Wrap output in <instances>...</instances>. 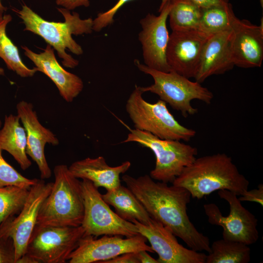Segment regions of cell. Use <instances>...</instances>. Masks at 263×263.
I'll return each mask as SVG.
<instances>
[{
    "mask_svg": "<svg viewBox=\"0 0 263 263\" xmlns=\"http://www.w3.org/2000/svg\"><path fill=\"white\" fill-rule=\"evenodd\" d=\"M143 93L141 87L135 85L126 105L135 129L150 132L162 139L188 141L195 136V131L176 120L165 101L160 99L156 103H150L143 98Z\"/></svg>",
    "mask_w": 263,
    "mask_h": 263,
    "instance_id": "cell-6",
    "label": "cell"
},
{
    "mask_svg": "<svg viewBox=\"0 0 263 263\" xmlns=\"http://www.w3.org/2000/svg\"><path fill=\"white\" fill-rule=\"evenodd\" d=\"M201 11L187 0H172L168 16L172 31L198 29Z\"/></svg>",
    "mask_w": 263,
    "mask_h": 263,
    "instance_id": "cell-26",
    "label": "cell"
},
{
    "mask_svg": "<svg viewBox=\"0 0 263 263\" xmlns=\"http://www.w3.org/2000/svg\"><path fill=\"white\" fill-rule=\"evenodd\" d=\"M210 249L206 263H248L250 261V248L241 242L222 239L213 242Z\"/></svg>",
    "mask_w": 263,
    "mask_h": 263,
    "instance_id": "cell-24",
    "label": "cell"
},
{
    "mask_svg": "<svg viewBox=\"0 0 263 263\" xmlns=\"http://www.w3.org/2000/svg\"><path fill=\"white\" fill-rule=\"evenodd\" d=\"M122 179L151 219L168 227L190 249L210 252L208 237L197 229L188 216L187 206L191 197L187 189L155 182L147 174L137 178L125 174Z\"/></svg>",
    "mask_w": 263,
    "mask_h": 263,
    "instance_id": "cell-1",
    "label": "cell"
},
{
    "mask_svg": "<svg viewBox=\"0 0 263 263\" xmlns=\"http://www.w3.org/2000/svg\"><path fill=\"white\" fill-rule=\"evenodd\" d=\"M15 254L12 238L0 235V263H15Z\"/></svg>",
    "mask_w": 263,
    "mask_h": 263,
    "instance_id": "cell-30",
    "label": "cell"
},
{
    "mask_svg": "<svg viewBox=\"0 0 263 263\" xmlns=\"http://www.w3.org/2000/svg\"><path fill=\"white\" fill-rule=\"evenodd\" d=\"M62 15L64 22H56L44 19L26 4L20 10L16 11L25 25L24 30L31 32L42 38L53 47L61 58L62 64L66 67L74 68L79 61L68 54L69 49L76 55L83 54L81 46L72 38V35L91 34L93 31V19L91 18L81 19L76 12H73L65 8H57Z\"/></svg>",
    "mask_w": 263,
    "mask_h": 263,
    "instance_id": "cell-3",
    "label": "cell"
},
{
    "mask_svg": "<svg viewBox=\"0 0 263 263\" xmlns=\"http://www.w3.org/2000/svg\"><path fill=\"white\" fill-rule=\"evenodd\" d=\"M201 9H206L213 6L228 3L229 0H187Z\"/></svg>",
    "mask_w": 263,
    "mask_h": 263,
    "instance_id": "cell-34",
    "label": "cell"
},
{
    "mask_svg": "<svg viewBox=\"0 0 263 263\" xmlns=\"http://www.w3.org/2000/svg\"><path fill=\"white\" fill-rule=\"evenodd\" d=\"M0 126H1V122L0 121Z\"/></svg>",
    "mask_w": 263,
    "mask_h": 263,
    "instance_id": "cell-40",
    "label": "cell"
},
{
    "mask_svg": "<svg viewBox=\"0 0 263 263\" xmlns=\"http://www.w3.org/2000/svg\"><path fill=\"white\" fill-rule=\"evenodd\" d=\"M24 55L35 65L37 71L46 75L54 83L61 96L67 102H72L84 87L82 79L66 71L56 59L54 48L47 45L43 52L37 54L22 46Z\"/></svg>",
    "mask_w": 263,
    "mask_h": 263,
    "instance_id": "cell-18",
    "label": "cell"
},
{
    "mask_svg": "<svg viewBox=\"0 0 263 263\" xmlns=\"http://www.w3.org/2000/svg\"><path fill=\"white\" fill-rule=\"evenodd\" d=\"M241 196L239 198L241 202L248 201L255 202L263 206V185L260 184L258 188L253 189L245 191Z\"/></svg>",
    "mask_w": 263,
    "mask_h": 263,
    "instance_id": "cell-31",
    "label": "cell"
},
{
    "mask_svg": "<svg viewBox=\"0 0 263 263\" xmlns=\"http://www.w3.org/2000/svg\"><path fill=\"white\" fill-rule=\"evenodd\" d=\"M209 37L198 29L172 31L166 53L171 71L195 78L203 47Z\"/></svg>",
    "mask_w": 263,
    "mask_h": 263,
    "instance_id": "cell-14",
    "label": "cell"
},
{
    "mask_svg": "<svg viewBox=\"0 0 263 263\" xmlns=\"http://www.w3.org/2000/svg\"><path fill=\"white\" fill-rule=\"evenodd\" d=\"M232 29L210 36L202 52L195 81L201 83L209 76L222 74L233 68Z\"/></svg>",
    "mask_w": 263,
    "mask_h": 263,
    "instance_id": "cell-19",
    "label": "cell"
},
{
    "mask_svg": "<svg viewBox=\"0 0 263 263\" xmlns=\"http://www.w3.org/2000/svg\"><path fill=\"white\" fill-rule=\"evenodd\" d=\"M172 5V0L160 5L158 16L148 13L140 20L142 30L138 39L142 45L144 64L164 72L171 71L166 60V49L169 35L167 20Z\"/></svg>",
    "mask_w": 263,
    "mask_h": 263,
    "instance_id": "cell-13",
    "label": "cell"
},
{
    "mask_svg": "<svg viewBox=\"0 0 263 263\" xmlns=\"http://www.w3.org/2000/svg\"><path fill=\"white\" fill-rule=\"evenodd\" d=\"M136 142L150 149L156 159L154 168L150 176L155 180L172 183L183 169L196 158V147L179 140L162 139L152 134L131 129L123 143Z\"/></svg>",
    "mask_w": 263,
    "mask_h": 263,
    "instance_id": "cell-7",
    "label": "cell"
},
{
    "mask_svg": "<svg viewBox=\"0 0 263 263\" xmlns=\"http://www.w3.org/2000/svg\"><path fill=\"white\" fill-rule=\"evenodd\" d=\"M55 181L42 203L36 225L78 226L84 216L81 181L64 164L55 166Z\"/></svg>",
    "mask_w": 263,
    "mask_h": 263,
    "instance_id": "cell-4",
    "label": "cell"
},
{
    "mask_svg": "<svg viewBox=\"0 0 263 263\" xmlns=\"http://www.w3.org/2000/svg\"><path fill=\"white\" fill-rule=\"evenodd\" d=\"M218 194L228 203L229 213L224 216L215 204H205L204 209L209 223L223 228L224 239L241 242L248 245L257 242L258 220L255 215L243 207L235 193L224 189L218 190Z\"/></svg>",
    "mask_w": 263,
    "mask_h": 263,
    "instance_id": "cell-10",
    "label": "cell"
},
{
    "mask_svg": "<svg viewBox=\"0 0 263 263\" xmlns=\"http://www.w3.org/2000/svg\"><path fill=\"white\" fill-rule=\"evenodd\" d=\"M29 191V189L16 186L0 187V225L20 212Z\"/></svg>",
    "mask_w": 263,
    "mask_h": 263,
    "instance_id": "cell-27",
    "label": "cell"
},
{
    "mask_svg": "<svg viewBox=\"0 0 263 263\" xmlns=\"http://www.w3.org/2000/svg\"><path fill=\"white\" fill-rule=\"evenodd\" d=\"M137 253L140 263H159L157 260L153 258L146 250H141Z\"/></svg>",
    "mask_w": 263,
    "mask_h": 263,
    "instance_id": "cell-35",
    "label": "cell"
},
{
    "mask_svg": "<svg viewBox=\"0 0 263 263\" xmlns=\"http://www.w3.org/2000/svg\"><path fill=\"white\" fill-rule=\"evenodd\" d=\"M147 241L140 234L125 238L120 235H104L100 238L84 236L68 261L70 263H102L128 252L146 250L153 253L150 246L146 244Z\"/></svg>",
    "mask_w": 263,
    "mask_h": 263,
    "instance_id": "cell-11",
    "label": "cell"
},
{
    "mask_svg": "<svg viewBox=\"0 0 263 263\" xmlns=\"http://www.w3.org/2000/svg\"><path fill=\"white\" fill-rule=\"evenodd\" d=\"M56 3L71 10L80 6H89L90 0H56Z\"/></svg>",
    "mask_w": 263,
    "mask_h": 263,
    "instance_id": "cell-33",
    "label": "cell"
},
{
    "mask_svg": "<svg viewBox=\"0 0 263 263\" xmlns=\"http://www.w3.org/2000/svg\"><path fill=\"white\" fill-rule=\"evenodd\" d=\"M131 222L158 254L159 263H206L207 254L183 246L172 232L161 223L152 219L147 225L134 220Z\"/></svg>",
    "mask_w": 263,
    "mask_h": 263,
    "instance_id": "cell-15",
    "label": "cell"
},
{
    "mask_svg": "<svg viewBox=\"0 0 263 263\" xmlns=\"http://www.w3.org/2000/svg\"><path fill=\"white\" fill-rule=\"evenodd\" d=\"M10 15L0 17V57L5 63L8 69L22 77L33 76L37 72L35 68L30 69L22 62L18 48L7 36L6 28L12 20Z\"/></svg>",
    "mask_w": 263,
    "mask_h": 263,
    "instance_id": "cell-25",
    "label": "cell"
},
{
    "mask_svg": "<svg viewBox=\"0 0 263 263\" xmlns=\"http://www.w3.org/2000/svg\"><path fill=\"white\" fill-rule=\"evenodd\" d=\"M102 196L109 205L113 207L115 213L126 221L134 220L147 225L151 220L143 206L127 187L121 185L114 189L107 191Z\"/></svg>",
    "mask_w": 263,
    "mask_h": 263,
    "instance_id": "cell-22",
    "label": "cell"
},
{
    "mask_svg": "<svg viewBox=\"0 0 263 263\" xmlns=\"http://www.w3.org/2000/svg\"><path fill=\"white\" fill-rule=\"evenodd\" d=\"M16 109L26 133V153L37 164L41 179H48L52 171L46 159L45 147L47 144L57 145L59 140L52 131L39 122L32 103L20 101L17 104Z\"/></svg>",
    "mask_w": 263,
    "mask_h": 263,
    "instance_id": "cell-16",
    "label": "cell"
},
{
    "mask_svg": "<svg viewBox=\"0 0 263 263\" xmlns=\"http://www.w3.org/2000/svg\"><path fill=\"white\" fill-rule=\"evenodd\" d=\"M131 166V162L127 161L118 166L111 167L103 156H98L75 161L69 169L75 177L88 180L96 188L102 187L109 191L121 185L120 176L125 173Z\"/></svg>",
    "mask_w": 263,
    "mask_h": 263,
    "instance_id": "cell-20",
    "label": "cell"
},
{
    "mask_svg": "<svg viewBox=\"0 0 263 263\" xmlns=\"http://www.w3.org/2000/svg\"><path fill=\"white\" fill-rule=\"evenodd\" d=\"M237 18L229 2L225 5L202 9L198 30L211 36L232 30Z\"/></svg>",
    "mask_w": 263,
    "mask_h": 263,
    "instance_id": "cell-23",
    "label": "cell"
},
{
    "mask_svg": "<svg viewBox=\"0 0 263 263\" xmlns=\"http://www.w3.org/2000/svg\"><path fill=\"white\" fill-rule=\"evenodd\" d=\"M84 236L81 225H36L25 253L34 258L37 263H64L68 261L70 255Z\"/></svg>",
    "mask_w": 263,
    "mask_h": 263,
    "instance_id": "cell-9",
    "label": "cell"
},
{
    "mask_svg": "<svg viewBox=\"0 0 263 263\" xmlns=\"http://www.w3.org/2000/svg\"><path fill=\"white\" fill-rule=\"evenodd\" d=\"M172 184L186 188L191 198L199 200L224 189L242 195L248 190L249 182L230 156L218 153L196 158Z\"/></svg>",
    "mask_w": 263,
    "mask_h": 263,
    "instance_id": "cell-2",
    "label": "cell"
},
{
    "mask_svg": "<svg viewBox=\"0 0 263 263\" xmlns=\"http://www.w3.org/2000/svg\"><path fill=\"white\" fill-rule=\"evenodd\" d=\"M84 216L81 225L85 236L95 238L102 235L131 237L138 234L137 227L113 212L104 200L98 188L87 179H82Z\"/></svg>",
    "mask_w": 263,
    "mask_h": 263,
    "instance_id": "cell-8",
    "label": "cell"
},
{
    "mask_svg": "<svg viewBox=\"0 0 263 263\" xmlns=\"http://www.w3.org/2000/svg\"><path fill=\"white\" fill-rule=\"evenodd\" d=\"M4 71L3 68L0 67V75H4Z\"/></svg>",
    "mask_w": 263,
    "mask_h": 263,
    "instance_id": "cell-38",
    "label": "cell"
},
{
    "mask_svg": "<svg viewBox=\"0 0 263 263\" xmlns=\"http://www.w3.org/2000/svg\"><path fill=\"white\" fill-rule=\"evenodd\" d=\"M261 3H262V6H263V0H260Z\"/></svg>",
    "mask_w": 263,
    "mask_h": 263,
    "instance_id": "cell-39",
    "label": "cell"
},
{
    "mask_svg": "<svg viewBox=\"0 0 263 263\" xmlns=\"http://www.w3.org/2000/svg\"><path fill=\"white\" fill-rule=\"evenodd\" d=\"M15 263H37V262L34 258L25 253L18 259Z\"/></svg>",
    "mask_w": 263,
    "mask_h": 263,
    "instance_id": "cell-36",
    "label": "cell"
},
{
    "mask_svg": "<svg viewBox=\"0 0 263 263\" xmlns=\"http://www.w3.org/2000/svg\"><path fill=\"white\" fill-rule=\"evenodd\" d=\"M132 0H118L117 3L111 8L105 12L98 14L93 19V31L99 32L104 28L110 25L114 21V16L121 7L126 3ZM170 0H162L160 5Z\"/></svg>",
    "mask_w": 263,
    "mask_h": 263,
    "instance_id": "cell-29",
    "label": "cell"
},
{
    "mask_svg": "<svg viewBox=\"0 0 263 263\" xmlns=\"http://www.w3.org/2000/svg\"><path fill=\"white\" fill-rule=\"evenodd\" d=\"M137 252L124 253L102 263H140Z\"/></svg>",
    "mask_w": 263,
    "mask_h": 263,
    "instance_id": "cell-32",
    "label": "cell"
},
{
    "mask_svg": "<svg viewBox=\"0 0 263 263\" xmlns=\"http://www.w3.org/2000/svg\"><path fill=\"white\" fill-rule=\"evenodd\" d=\"M263 22L253 24L238 18L232 27L231 51L235 66L260 67L263 59Z\"/></svg>",
    "mask_w": 263,
    "mask_h": 263,
    "instance_id": "cell-17",
    "label": "cell"
},
{
    "mask_svg": "<svg viewBox=\"0 0 263 263\" xmlns=\"http://www.w3.org/2000/svg\"><path fill=\"white\" fill-rule=\"evenodd\" d=\"M134 62L140 71L153 79L152 85L141 87L144 93L149 92L158 95L184 117L197 113V109L191 104L192 100L197 99L209 104L213 98L212 92L196 81H192L173 71L164 72L150 68L137 59Z\"/></svg>",
    "mask_w": 263,
    "mask_h": 263,
    "instance_id": "cell-5",
    "label": "cell"
},
{
    "mask_svg": "<svg viewBox=\"0 0 263 263\" xmlns=\"http://www.w3.org/2000/svg\"><path fill=\"white\" fill-rule=\"evenodd\" d=\"M53 182L38 181L29 189L26 200L17 217L0 225V235L10 237L15 248V262L26 251L27 244L36 225L40 206L49 194Z\"/></svg>",
    "mask_w": 263,
    "mask_h": 263,
    "instance_id": "cell-12",
    "label": "cell"
},
{
    "mask_svg": "<svg viewBox=\"0 0 263 263\" xmlns=\"http://www.w3.org/2000/svg\"><path fill=\"white\" fill-rule=\"evenodd\" d=\"M0 149V187L16 186L30 189L38 179L26 178L16 170L3 157Z\"/></svg>",
    "mask_w": 263,
    "mask_h": 263,
    "instance_id": "cell-28",
    "label": "cell"
},
{
    "mask_svg": "<svg viewBox=\"0 0 263 263\" xmlns=\"http://www.w3.org/2000/svg\"><path fill=\"white\" fill-rule=\"evenodd\" d=\"M6 9V8L2 5L1 2V0H0V17H1L3 15V14Z\"/></svg>",
    "mask_w": 263,
    "mask_h": 263,
    "instance_id": "cell-37",
    "label": "cell"
},
{
    "mask_svg": "<svg viewBox=\"0 0 263 263\" xmlns=\"http://www.w3.org/2000/svg\"><path fill=\"white\" fill-rule=\"evenodd\" d=\"M20 121L18 115L5 116L0 130V149L9 153L25 170L30 168L32 163L26 153V133Z\"/></svg>",
    "mask_w": 263,
    "mask_h": 263,
    "instance_id": "cell-21",
    "label": "cell"
}]
</instances>
